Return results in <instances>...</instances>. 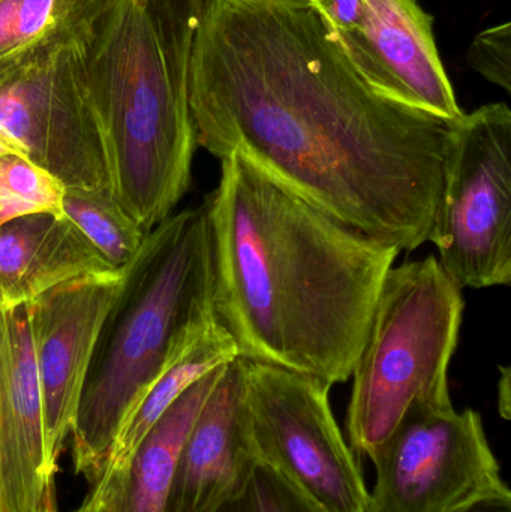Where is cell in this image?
Wrapping results in <instances>:
<instances>
[{"mask_svg":"<svg viewBox=\"0 0 511 512\" xmlns=\"http://www.w3.org/2000/svg\"><path fill=\"white\" fill-rule=\"evenodd\" d=\"M511 110L483 105L456 122L428 242L464 288L511 283Z\"/></svg>","mask_w":511,"mask_h":512,"instance_id":"obj_6","label":"cell"},{"mask_svg":"<svg viewBox=\"0 0 511 512\" xmlns=\"http://www.w3.org/2000/svg\"><path fill=\"white\" fill-rule=\"evenodd\" d=\"M63 215L117 270L131 262L146 239V231L108 188H66Z\"/></svg>","mask_w":511,"mask_h":512,"instance_id":"obj_18","label":"cell"},{"mask_svg":"<svg viewBox=\"0 0 511 512\" xmlns=\"http://www.w3.org/2000/svg\"><path fill=\"white\" fill-rule=\"evenodd\" d=\"M216 512H324L290 481L258 462L236 496Z\"/></svg>","mask_w":511,"mask_h":512,"instance_id":"obj_20","label":"cell"},{"mask_svg":"<svg viewBox=\"0 0 511 512\" xmlns=\"http://www.w3.org/2000/svg\"><path fill=\"white\" fill-rule=\"evenodd\" d=\"M29 306L0 309V512H38L56 483Z\"/></svg>","mask_w":511,"mask_h":512,"instance_id":"obj_12","label":"cell"},{"mask_svg":"<svg viewBox=\"0 0 511 512\" xmlns=\"http://www.w3.org/2000/svg\"><path fill=\"white\" fill-rule=\"evenodd\" d=\"M84 38L0 75V131L66 188H108L84 84Z\"/></svg>","mask_w":511,"mask_h":512,"instance_id":"obj_9","label":"cell"},{"mask_svg":"<svg viewBox=\"0 0 511 512\" xmlns=\"http://www.w3.org/2000/svg\"><path fill=\"white\" fill-rule=\"evenodd\" d=\"M258 460L249 435L246 363L225 366L183 444L165 512H216L245 486Z\"/></svg>","mask_w":511,"mask_h":512,"instance_id":"obj_13","label":"cell"},{"mask_svg":"<svg viewBox=\"0 0 511 512\" xmlns=\"http://www.w3.org/2000/svg\"><path fill=\"white\" fill-rule=\"evenodd\" d=\"M467 512H511V502H492V504H483L479 507L471 508Z\"/></svg>","mask_w":511,"mask_h":512,"instance_id":"obj_25","label":"cell"},{"mask_svg":"<svg viewBox=\"0 0 511 512\" xmlns=\"http://www.w3.org/2000/svg\"><path fill=\"white\" fill-rule=\"evenodd\" d=\"M462 291L434 255L390 268L351 373L354 453L371 459L408 415L453 406L449 367L464 319Z\"/></svg>","mask_w":511,"mask_h":512,"instance_id":"obj_5","label":"cell"},{"mask_svg":"<svg viewBox=\"0 0 511 512\" xmlns=\"http://www.w3.org/2000/svg\"><path fill=\"white\" fill-rule=\"evenodd\" d=\"M245 363L249 435L258 462L324 512H366L368 487L333 415L332 385L272 364Z\"/></svg>","mask_w":511,"mask_h":512,"instance_id":"obj_7","label":"cell"},{"mask_svg":"<svg viewBox=\"0 0 511 512\" xmlns=\"http://www.w3.org/2000/svg\"><path fill=\"white\" fill-rule=\"evenodd\" d=\"M117 271L66 218L24 216L0 228V309L29 306L60 286Z\"/></svg>","mask_w":511,"mask_h":512,"instance_id":"obj_14","label":"cell"},{"mask_svg":"<svg viewBox=\"0 0 511 512\" xmlns=\"http://www.w3.org/2000/svg\"><path fill=\"white\" fill-rule=\"evenodd\" d=\"M206 0H108L83 41L108 191L146 233L191 186L189 65Z\"/></svg>","mask_w":511,"mask_h":512,"instance_id":"obj_3","label":"cell"},{"mask_svg":"<svg viewBox=\"0 0 511 512\" xmlns=\"http://www.w3.org/2000/svg\"><path fill=\"white\" fill-rule=\"evenodd\" d=\"M77 512H108L102 505L96 504V502L84 501L83 505L78 508Z\"/></svg>","mask_w":511,"mask_h":512,"instance_id":"obj_26","label":"cell"},{"mask_svg":"<svg viewBox=\"0 0 511 512\" xmlns=\"http://www.w3.org/2000/svg\"><path fill=\"white\" fill-rule=\"evenodd\" d=\"M189 105L219 161L399 251L428 242L456 122L374 89L308 0H206Z\"/></svg>","mask_w":511,"mask_h":512,"instance_id":"obj_1","label":"cell"},{"mask_svg":"<svg viewBox=\"0 0 511 512\" xmlns=\"http://www.w3.org/2000/svg\"><path fill=\"white\" fill-rule=\"evenodd\" d=\"M215 312L239 357L347 382L399 249L321 212L239 155L206 198Z\"/></svg>","mask_w":511,"mask_h":512,"instance_id":"obj_2","label":"cell"},{"mask_svg":"<svg viewBox=\"0 0 511 512\" xmlns=\"http://www.w3.org/2000/svg\"><path fill=\"white\" fill-rule=\"evenodd\" d=\"M38 512H60L59 505H57L56 483L48 487Z\"/></svg>","mask_w":511,"mask_h":512,"instance_id":"obj_24","label":"cell"},{"mask_svg":"<svg viewBox=\"0 0 511 512\" xmlns=\"http://www.w3.org/2000/svg\"><path fill=\"white\" fill-rule=\"evenodd\" d=\"M225 366L179 397L141 442L125 472L104 489L89 492L86 501L108 512H165L183 444Z\"/></svg>","mask_w":511,"mask_h":512,"instance_id":"obj_15","label":"cell"},{"mask_svg":"<svg viewBox=\"0 0 511 512\" xmlns=\"http://www.w3.org/2000/svg\"><path fill=\"white\" fill-rule=\"evenodd\" d=\"M332 33L378 92L450 122L464 116L438 53L434 18L419 0H362L351 23Z\"/></svg>","mask_w":511,"mask_h":512,"instance_id":"obj_11","label":"cell"},{"mask_svg":"<svg viewBox=\"0 0 511 512\" xmlns=\"http://www.w3.org/2000/svg\"><path fill=\"white\" fill-rule=\"evenodd\" d=\"M467 62L485 80L511 93V23L480 32L468 48Z\"/></svg>","mask_w":511,"mask_h":512,"instance_id":"obj_21","label":"cell"},{"mask_svg":"<svg viewBox=\"0 0 511 512\" xmlns=\"http://www.w3.org/2000/svg\"><path fill=\"white\" fill-rule=\"evenodd\" d=\"M122 282L120 268L60 286L29 304L45 438L56 465L74 430L99 339Z\"/></svg>","mask_w":511,"mask_h":512,"instance_id":"obj_10","label":"cell"},{"mask_svg":"<svg viewBox=\"0 0 511 512\" xmlns=\"http://www.w3.org/2000/svg\"><path fill=\"white\" fill-rule=\"evenodd\" d=\"M366 512H467L511 502L482 417L455 406L408 415L371 457Z\"/></svg>","mask_w":511,"mask_h":512,"instance_id":"obj_8","label":"cell"},{"mask_svg":"<svg viewBox=\"0 0 511 512\" xmlns=\"http://www.w3.org/2000/svg\"><path fill=\"white\" fill-rule=\"evenodd\" d=\"M8 155L20 156V158L27 159L23 147H21L14 138L0 131V156Z\"/></svg>","mask_w":511,"mask_h":512,"instance_id":"obj_23","label":"cell"},{"mask_svg":"<svg viewBox=\"0 0 511 512\" xmlns=\"http://www.w3.org/2000/svg\"><path fill=\"white\" fill-rule=\"evenodd\" d=\"M66 186L29 159L0 156V228L32 215H63Z\"/></svg>","mask_w":511,"mask_h":512,"instance_id":"obj_19","label":"cell"},{"mask_svg":"<svg viewBox=\"0 0 511 512\" xmlns=\"http://www.w3.org/2000/svg\"><path fill=\"white\" fill-rule=\"evenodd\" d=\"M108 0H0V75L84 38Z\"/></svg>","mask_w":511,"mask_h":512,"instance_id":"obj_17","label":"cell"},{"mask_svg":"<svg viewBox=\"0 0 511 512\" xmlns=\"http://www.w3.org/2000/svg\"><path fill=\"white\" fill-rule=\"evenodd\" d=\"M71 433L72 463L93 487L123 418L213 322L215 268L209 212L173 213L122 268Z\"/></svg>","mask_w":511,"mask_h":512,"instance_id":"obj_4","label":"cell"},{"mask_svg":"<svg viewBox=\"0 0 511 512\" xmlns=\"http://www.w3.org/2000/svg\"><path fill=\"white\" fill-rule=\"evenodd\" d=\"M239 357L236 343L228 331L216 321L171 363L153 382L143 399L123 418L114 433L105 456L101 477L90 492L104 489L116 481L128 468L135 451L162 415L182 397L192 385L224 364Z\"/></svg>","mask_w":511,"mask_h":512,"instance_id":"obj_16","label":"cell"},{"mask_svg":"<svg viewBox=\"0 0 511 512\" xmlns=\"http://www.w3.org/2000/svg\"><path fill=\"white\" fill-rule=\"evenodd\" d=\"M503 376L498 382V400H500V412L506 420L510 418V367H500Z\"/></svg>","mask_w":511,"mask_h":512,"instance_id":"obj_22","label":"cell"}]
</instances>
